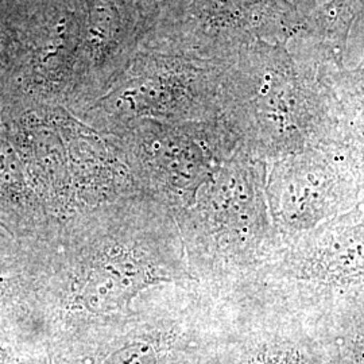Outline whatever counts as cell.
I'll use <instances>...</instances> for the list:
<instances>
[{"instance_id":"cell-1","label":"cell","mask_w":364,"mask_h":364,"mask_svg":"<svg viewBox=\"0 0 364 364\" xmlns=\"http://www.w3.org/2000/svg\"><path fill=\"white\" fill-rule=\"evenodd\" d=\"M192 344L171 328L112 333L93 344L48 359L45 364H192Z\"/></svg>"},{"instance_id":"cell-2","label":"cell","mask_w":364,"mask_h":364,"mask_svg":"<svg viewBox=\"0 0 364 364\" xmlns=\"http://www.w3.org/2000/svg\"><path fill=\"white\" fill-rule=\"evenodd\" d=\"M235 364H309L299 348L285 344H264L248 352Z\"/></svg>"},{"instance_id":"cell-3","label":"cell","mask_w":364,"mask_h":364,"mask_svg":"<svg viewBox=\"0 0 364 364\" xmlns=\"http://www.w3.org/2000/svg\"><path fill=\"white\" fill-rule=\"evenodd\" d=\"M0 364H45V360L15 336L0 333Z\"/></svg>"},{"instance_id":"cell-4","label":"cell","mask_w":364,"mask_h":364,"mask_svg":"<svg viewBox=\"0 0 364 364\" xmlns=\"http://www.w3.org/2000/svg\"><path fill=\"white\" fill-rule=\"evenodd\" d=\"M360 77H364V69L362 70V75H360Z\"/></svg>"}]
</instances>
